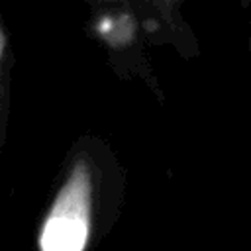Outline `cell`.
Instances as JSON below:
<instances>
[{"instance_id": "1", "label": "cell", "mask_w": 251, "mask_h": 251, "mask_svg": "<svg viewBox=\"0 0 251 251\" xmlns=\"http://www.w3.org/2000/svg\"><path fill=\"white\" fill-rule=\"evenodd\" d=\"M126 173L110 143L73 141L37 233V251H90L124 206Z\"/></svg>"}, {"instance_id": "2", "label": "cell", "mask_w": 251, "mask_h": 251, "mask_svg": "<svg viewBox=\"0 0 251 251\" xmlns=\"http://www.w3.org/2000/svg\"><path fill=\"white\" fill-rule=\"evenodd\" d=\"M96 16L116 24L126 20L149 35L175 31L180 22L184 0H84Z\"/></svg>"}, {"instance_id": "3", "label": "cell", "mask_w": 251, "mask_h": 251, "mask_svg": "<svg viewBox=\"0 0 251 251\" xmlns=\"http://www.w3.org/2000/svg\"><path fill=\"white\" fill-rule=\"evenodd\" d=\"M14 65V55L10 51L8 33L0 14V149L6 141V127H8V114H10V73Z\"/></svg>"}]
</instances>
